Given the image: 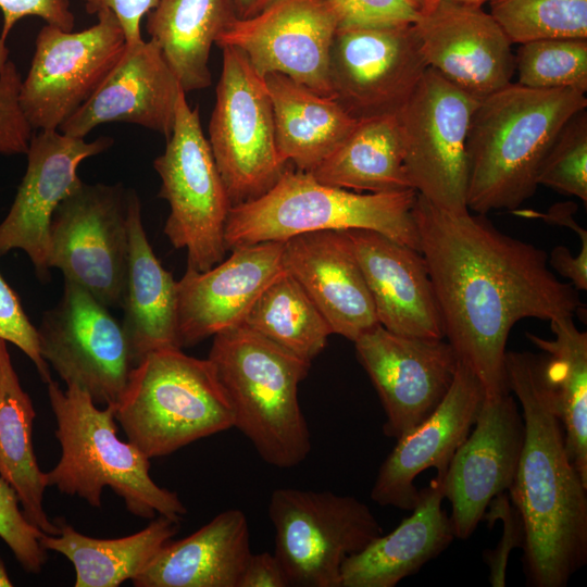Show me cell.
Returning a JSON list of instances; mask_svg holds the SVG:
<instances>
[{
    "label": "cell",
    "mask_w": 587,
    "mask_h": 587,
    "mask_svg": "<svg viewBox=\"0 0 587 587\" xmlns=\"http://www.w3.org/2000/svg\"><path fill=\"white\" fill-rule=\"evenodd\" d=\"M412 214L445 338L485 398L509 394L510 330L524 319L574 316L584 308L577 290L548 267L546 251L499 230L486 214L449 212L419 193Z\"/></svg>",
    "instance_id": "cell-1"
},
{
    "label": "cell",
    "mask_w": 587,
    "mask_h": 587,
    "mask_svg": "<svg viewBox=\"0 0 587 587\" xmlns=\"http://www.w3.org/2000/svg\"><path fill=\"white\" fill-rule=\"evenodd\" d=\"M504 364L525 425L508 492L524 525L526 582L533 587H565L587 562V484L567 457L542 377V355L507 351Z\"/></svg>",
    "instance_id": "cell-2"
},
{
    "label": "cell",
    "mask_w": 587,
    "mask_h": 587,
    "mask_svg": "<svg viewBox=\"0 0 587 587\" xmlns=\"http://www.w3.org/2000/svg\"><path fill=\"white\" fill-rule=\"evenodd\" d=\"M585 92L510 83L478 100L467 139L466 207L478 214L516 210L538 187L540 166Z\"/></svg>",
    "instance_id": "cell-3"
},
{
    "label": "cell",
    "mask_w": 587,
    "mask_h": 587,
    "mask_svg": "<svg viewBox=\"0 0 587 587\" xmlns=\"http://www.w3.org/2000/svg\"><path fill=\"white\" fill-rule=\"evenodd\" d=\"M47 391L61 446L59 462L46 473L48 487L95 508H101L103 489L109 487L133 515L182 520L187 509L178 495L155 484L149 474L150 459L117 437L114 405L100 409L78 386L62 389L53 379L47 383Z\"/></svg>",
    "instance_id": "cell-4"
},
{
    "label": "cell",
    "mask_w": 587,
    "mask_h": 587,
    "mask_svg": "<svg viewBox=\"0 0 587 587\" xmlns=\"http://www.w3.org/2000/svg\"><path fill=\"white\" fill-rule=\"evenodd\" d=\"M208 359L228 397L234 427L268 464L289 469L311 451L298 386L311 362L238 325L213 336Z\"/></svg>",
    "instance_id": "cell-5"
},
{
    "label": "cell",
    "mask_w": 587,
    "mask_h": 587,
    "mask_svg": "<svg viewBox=\"0 0 587 587\" xmlns=\"http://www.w3.org/2000/svg\"><path fill=\"white\" fill-rule=\"evenodd\" d=\"M416 196L414 189L361 193L285 168L266 192L230 208L226 247L284 242L311 232L369 229L420 251L412 214Z\"/></svg>",
    "instance_id": "cell-6"
},
{
    "label": "cell",
    "mask_w": 587,
    "mask_h": 587,
    "mask_svg": "<svg viewBox=\"0 0 587 587\" xmlns=\"http://www.w3.org/2000/svg\"><path fill=\"white\" fill-rule=\"evenodd\" d=\"M115 420L149 459L234 427L230 402L211 361L180 348L152 351L133 366Z\"/></svg>",
    "instance_id": "cell-7"
},
{
    "label": "cell",
    "mask_w": 587,
    "mask_h": 587,
    "mask_svg": "<svg viewBox=\"0 0 587 587\" xmlns=\"http://www.w3.org/2000/svg\"><path fill=\"white\" fill-rule=\"evenodd\" d=\"M161 179L159 197L170 213L164 234L176 249L187 251V267L203 272L226 253L225 226L229 197L205 138L198 107L180 92L165 150L153 161Z\"/></svg>",
    "instance_id": "cell-8"
},
{
    "label": "cell",
    "mask_w": 587,
    "mask_h": 587,
    "mask_svg": "<svg viewBox=\"0 0 587 587\" xmlns=\"http://www.w3.org/2000/svg\"><path fill=\"white\" fill-rule=\"evenodd\" d=\"M268 516L288 586L341 587L344 562L383 534L364 502L332 491L277 488Z\"/></svg>",
    "instance_id": "cell-9"
},
{
    "label": "cell",
    "mask_w": 587,
    "mask_h": 587,
    "mask_svg": "<svg viewBox=\"0 0 587 587\" xmlns=\"http://www.w3.org/2000/svg\"><path fill=\"white\" fill-rule=\"evenodd\" d=\"M222 72L209 123V145L232 207L253 200L286 168L275 139L271 97L246 55L221 47Z\"/></svg>",
    "instance_id": "cell-10"
},
{
    "label": "cell",
    "mask_w": 587,
    "mask_h": 587,
    "mask_svg": "<svg viewBox=\"0 0 587 587\" xmlns=\"http://www.w3.org/2000/svg\"><path fill=\"white\" fill-rule=\"evenodd\" d=\"M478 100L428 67L397 114L411 188L453 213L469 211L466 139Z\"/></svg>",
    "instance_id": "cell-11"
},
{
    "label": "cell",
    "mask_w": 587,
    "mask_h": 587,
    "mask_svg": "<svg viewBox=\"0 0 587 587\" xmlns=\"http://www.w3.org/2000/svg\"><path fill=\"white\" fill-rule=\"evenodd\" d=\"M127 254V191L121 184L83 183L59 204L49 226V268L115 308L123 301Z\"/></svg>",
    "instance_id": "cell-12"
},
{
    "label": "cell",
    "mask_w": 587,
    "mask_h": 587,
    "mask_svg": "<svg viewBox=\"0 0 587 587\" xmlns=\"http://www.w3.org/2000/svg\"><path fill=\"white\" fill-rule=\"evenodd\" d=\"M97 23L79 32L46 24L22 80L20 102L37 130H58L96 91L126 46L116 15L100 11Z\"/></svg>",
    "instance_id": "cell-13"
},
{
    "label": "cell",
    "mask_w": 587,
    "mask_h": 587,
    "mask_svg": "<svg viewBox=\"0 0 587 587\" xmlns=\"http://www.w3.org/2000/svg\"><path fill=\"white\" fill-rule=\"evenodd\" d=\"M77 284L64 279L59 303L37 328L40 352L66 385L96 404L116 405L134 366L122 323Z\"/></svg>",
    "instance_id": "cell-14"
},
{
    "label": "cell",
    "mask_w": 587,
    "mask_h": 587,
    "mask_svg": "<svg viewBox=\"0 0 587 587\" xmlns=\"http://www.w3.org/2000/svg\"><path fill=\"white\" fill-rule=\"evenodd\" d=\"M427 68L413 24L338 27L329 55L332 96L358 121L397 115Z\"/></svg>",
    "instance_id": "cell-15"
},
{
    "label": "cell",
    "mask_w": 587,
    "mask_h": 587,
    "mask_svg": "<svg viewBox=\"0 0 587 587\" xmlns=\"http://www.w3.org/2000/svg\"><path fill=\"white\" fill-rule=\"evenodd\" d=\"M337 28L326 0H275L254 16L234 18L215 43L240 50L261 77L283 74L333 98L329 55Z\"/></svg>",
    "instance_id": "cell-16"
},
{
    "label": "cell",
    "mask_w": 587,
    "mask_h": 587,
    "mask_svg": "<svg viewBox=\"0 0 587 587\" xmlns=\"http://www.w3.org/2000/svg\"><path fill=\"white\" fill-rule=\"evenodd\" d=\"M359 362L386 414L387 437L403 436L427 419L449 391L460 358L442 339L398 335L382 325L353 341Z\"/></svg>",
    "instance_id": "cell-17"
},
{
    "label": "cell",
    "mask_w": 587,
    "mask_h": 587,
    "mask_svg": "<svg viewBox=\"0 0 587 587\" xmlns=\"http://www.w3.org/2000/svg\"><path fill=\"white\" fill-rule=\"evenodd\" d=\"M525 438L523 415L509 392L484 397L473 428L444 477L455 538L465 540L483 521L490 500L511 488Z\"/></svg>",
    "instance_id": "cell-18"
},
{
    "label": "cell",
    "mask_w": 587,
    "mask_h": 587,
    "mask_svg": "<svg viewBox=\"0 0 587 587\" xmlns=\"http://www.w3.org/2000/svg\"><path fill=\"white\" fill-rule=\"evenodd\" d=\"M113 139L92 141L59 130L34 134L25 175L5 218L0 223V255L23 250L40 279L49 277V226L59 204L82 184L79 164L110 148Z\"/></svg>",
    "instance_id": "cell-19"
},
{
    "label": "cell",
    "mask_w": 587,
    "mask_h": 587,
    "mask_svg": "<svg viewBox=\"0 0 587 587\" xmlns=\"http://www.w3.org/2000/svg\"><path fill=\"white\" fill-rule=\"evenodd\" d=\"M427 66L482 99L512 83V42L479 5L438 0L413 24Z\"/></svg>",
    "instance_id": "cell-20"
},
{
    "label": "cell",
    "mask_w": 587,
    "mask_h": 587,
    "mask_svg": "<svg viewBox=\"0 0 587 587\" xmlns=\"http://www.w3.org/2000/svg\"><path fill=\"white\" fill-rule=\"evenodd\" d=\"M484 396L482 383L460 360L453 383L436 410L397 439L379 467L371 499L383 507L411 511L419 494L414 479L430 467L445 477L473 428Z\"/></svg>",
    "instance_id": "cell-21"
},
{
    "label": "cell",
    "mask_w": 587,
    "mask_h": 587,
    "mask_svg": "<svg viewBox=\"0 0 587 587\" xmlns=\"http://www.w3.org/2000/svg\"><path fill=\"white\" fill-rule=\"evenodd\" d=\"M283 241L232 248L211 268L187 267L177 282V330L182 348L192 347L242 324L265 286L284 270Z\"/></svg>",
    "instance_id": "cell-22"
},
{
    "label": "cell",
    "mask_w": 587,
    "mask_h": 587,
    "mask_svg": "<svg viewBox=\"0 0 587 587\" xmlns=\"http://www.w3.org/2000/svg\"><path fill=\"white\" fill-rule=\"evenodd\" d=\"M183 91L155 41L126 43L96 91L58 130L85 138L103 123L124 122L168 137Z\"/></svg>",
    "instance_id": "cell-23"
},
{
    "label": "cell",
    "mask_w": 587,
    "mask_h": 587,
    "mask_svg": "<svg viewBox=\"0 0 587 587\" xmlns=\"http://www.w3.org/2000/svg\"><path fill=\"white\" fill-rule=\"evenodd\" d=\"M283 266L304 289L333 334L354 341L379 324L345 230L311 232L285 240Z\"/></svg>",
    "instance_id": "cell-24"
},
{
    "label": "cell",
    "mask_w": 587,
    "mask_h": 587,
    "mask_svg": "<svg viewBox=\"0 0 587 587\" xmlns=\"http://www.w3.org/2000/svg\"><path fill=\"white\" fill-rule=\"evenodd\" d=\"M345 232L352 242L379 325L398 335L445 338L422 253L374 230Z\"/></svg>",
    "instance_id": "cell-25"
},
{
    "label": "cell",
    "mask_w": 587,
    "mask_h": 587,
    "mask_svg": "<svg viewBox=\"0 0 587 587\" xmlns=\"http://www.w3.org/2000/svg\"><path fill=\"white\" fill-rule=\"evenodd\" d=\"M444 499V477L436 475L419 490L410 516L344 562L341 587H395L444 552L455 539Z\"/></svg>",
    "instance_id": "cell-26"
},
{
    "label": "cell",
    "mask_w": 587,
    "mask_h": 587,
    "mask_svg": "<svg viewBox=\"0 0 587 587\" xmlns=\"http://www.w3.org/2000/svg\"><path fill=\"white\" fill-rule=\"evenodd\" d=\"M127 227L128 254L121 307L122 326L135 365L152 351L182 346L177 330V282L154 254L135 190L127 191Z\"/></svg>",
    "instance_id": "cell-27"
},
{
    "label": "cell",
    "mask_w": 587,
    "mask_h": 587,
    "mask_svg": "<svg viewBox=\"0 0 587 587\" xmlns=\"http://www.w3.org/2000/svg\"><path fill=\"white\" fill-rule=\"evenodd\" d=\"M251 553L247 517L241 510L229 509L191 535L166 542L132 583L135 587H237Z\"/></svg>",
    "instance_id": "cell-28"
},
{
    "label": "cell",
    "mask_w": 587,
    "mask_h": 587,
    "mask_svg": "<svg viewBox=\"0 0 587 587\" xmlns=\"http://www.w3.org/2000/svg\"><path fill=\"white\" fill-rule=\"evenodd\" d=\"M263 78L272 101L276 146L282 160L311 173L359 121L335 99L286 75L272 73Z\"/></svg>",
    "instance_id": "cell-29"
},
{
    "label": "cell",
    "mask_w": 587,
    "mask_h": 587,
    "mask_svg": "<svg viewBox=\"0 0 587 587\" xmlns=\"http://www.w3.org/2000/svg\"><path fill=\"white\" fill-rule=\"evenodd\" d=\"M147 33L163 52L185 93L212 83L209 58L235 18L228 0H158L146 15Z\"/></svg>",
    "instance_id": "cell-30"
},
{
    "label": "cell",
    "mask_w": 587,
    "mask_h": 587,
    "mask_svg": "<svg viewBox=\"0 0 587 587\" xmlns=\"http://www.w3.org/2000/svg\"><path fill=\"white\" fill-rule=\"evenodd\" d=\"M179 522L159 515L141 530L121 538H95L58 521V535L45 534L43 549L63 554L75 569V587H117L136 577L179 529Z\"/></svg>",
    "instance_id": "cell-31"
},
{
    "label": "cell",
    "mask_w": 587,
    "mask_h": 587,
    "mask_svg": "<svg viewBox=\"0 0 587 587\" xmlns=\"http://www.w3.org/2000/svg\"><path fill=\"white\" fill-rule=\"evenodd\" d=\"M36 412L22 388L7 341L0 339V476L16 491L27 520L47 535L60 527L43 509L46 472L38 465L33 445Z\"/></svg>",
    "instance_id": "cell-32"
},
{
    "label": "cell",
    "mask_w": 587,
    "mask_h": 587,
    "mask_svg": "<svg viewBox=\"0 0 587 587\" xmlns=\"http://www.w3.org/2000/svg\"><path fill=\"white\" fill-rule=\"evenodd\" d=\"M552 339L526 333L542 350V377L560 420L571 463L587 484V334L573 316L549 321Z\"/></svg>",
    "instance_id": "cell-33"
},
{
    "label": "cell",
    "mask_w": 587,
    "mask_h": 587,
    "mask_svg": "<svg viewBox=\"0 0 587 587\" xmlns=\"http://www.w3.org/2000/svg\"><path fill=\"white\" fill-rule=\"evenodd\" d=\"M311 174L323 184L357 192L412 189L397 115L359 121Z\"/></svg>",
    "instance_id": "cell-34"
},
{
    "label": "cell",
    "mask_w": 587,
    "mask_h": 587,
    "mask_svg": "<svg viewBox=\"0 0 587 587\" xmlns=\"http://www.w3.org/2000/svg\"><path fill=\"white\" fill-rule=\"evenodd\" d=\"M241 325L308 362L322 352L333 334L316 305L285 268L261 291Z\"/></svg>",
    "instance_id": "cell-35"
},
{
    "label": "cell",
    "mask_w": 587,
    "mask_h": 587,
    "mask_svg": "<svg viewBox=\"0 0 587 587\" xmlns=\"http://www.w3.org/2000/svg\"><path fill=\"white\" fill-rule=\"evenodd\" d=\"M489 13L512 45L587 38V0H492Z\"/></svg>",
    "instance_id": "cell-36"
},
{
    "label": "cell",
    "mask_w": 587,
    "mask_h": 587,
    "mask_svg": "<svg viewBox=\"0 0 587 587\" xmlns=\"http://www.w3.org/2000/svg\"><path fill=\"white\" fill-rule=\"evenodd\" d=\"M517 84L532 89L587 91V38H549L520 45Z\"/></svg>",
    "instance_id": "cell-37"
},
{
    "label": "cell",
    "mask_w": 587,
    "mask_h": 587,
    "mask_svg": "<svg viewBox=\"0 0 587 587\" xmlns=\"http://www.w3.org/2000/svg\"><path fill=\"white\" fill-rule=\"evenodd\" d=\"M537 183L587 202V112L563 125L538 173Z\"/></svg>",
    "instance_id": "cell-38"
},
{
    "label": "cell",
    "mask_w": 587,
    "mask_h": 587,
    "mask_svg": "<svg viewBox=\"0 0 587 587\" xmlns=\"http://www.w3.org/2000/svg\"><path fill=\"white\" fill-rule=\"evenodd\" d=\"M20 505L15 489L0 476V538L25 572L39 574L47 560L41 545L45 533L27 520Z\"/></svg>",
    "instance_id": "cell-39"
},
{
    "label": "cell",
    "mask_w": 587,
    "mask_h": 587,
    "mask_svg": "<svg viewBox=\"0 0 587 587\" xmlns=\"http://www.w3.org/2000/svg\"><path fill=\"white\" fill-rule=\"evenodd\" d=\"M22 78L14 62L0 66V154H26L33 127L20 102Z\"/></svg>",
    "instance_id": "cell-40"
},
{
    "label": "cell",
    "mask_w": 587,
    "mask_h": 587,
    "mask_svg": "<svg viewBox=\"0 0 587 587\" xmlns=\"http://www.w3.org/2000/svg\"><path fill=\"white\" fill-rule=\"evenodd\" d=\"M483 520L489 526L502 521V535L495 549L485 550L484 562L489 569V583L492 587H504L509 555L515 548L523 549L525 541L521 514L508 491L496 495L489 502Z\"/></svg>",
    "instance_id": "cell-41"
},
{
    "label": "cell",
    "mask_w": 587,
    "mask_h": 587,
    "mask_svg": "<svg viewBox=\"0 0 587 587\" xmlns=\"http://www.w3.org/2000/svg\"><path fill=\"white\" fill-rule=\"evenodd\" d=\"M338 27L414 24L421 11L410 0H326Z\"/></svg>",
    "instance_id": "cell-42"
},
{
    "label": "cell",
    "mask_w": 587,
    "mask_h": 587,
    "mask_svg": "<svg viewBox=\"0 0 587 587\" xmlns=\"http://www.w3.org/2000/svg\"><path fill=\"white\" fill-rule=\"evenodd\" d=\"M0 339L21 349L34 363L43 383L50 382L49 364L40 352L37 328L30 323L14 292L0 273Z\"/></svg>",
    "instance_id": "cell-43"
},
{
    "label": "cell",
    "mask_w": 587,
    "mask_h": 587,
    "mask_svg": "<svg viewBox=\"0 0 587 587\" xmlns=\"http://www.w3.org/2000/svg\"><path fill=\"white\" fill-rule=\"evenodd\" d=\"M3 25L0 34V66L8 60L7 38L14 25L26 16H37L47 24L73 30L75 16L68 0H0Z\"/></svg>",
    "instance_id": "cell-44"
},
{
    "label": "cell",
    "mask_w": 587,
    "mask_h": 587,
    "mask_svg": "<svg viewBox=\"0 0 587 587\" xmlns=\"http://www.w3.org/2000/svg\"><path fill=\"white\" fill-rule=\"evenodd\" d=\"M89 14L109 10L118 18L126 43L142 40L140 23L157 4L158 0H83Z\"/></svg>",
    "instance_id": "cell-45"
},
{
    "label": "cell",
    "mask_w": 587,
    "mask_h": 587,
    "mask_svg": "<svg viewBox=\"0 0 587 587\" xmlns=\"http://www.w3.org/2000/svg\"><path fill=\"white\" fill-rule=\"evenodd\" d=\"M237 587H288L283 567L271 552L251 553Z\"/></svg>",
    "instance_id": "cell-46"
},
{
    "label": "cell",
    "mask_w": 587,
    "mask_h": 587,
    "mask_svg": "<svg viewBox=\"0 0 587 587\" xmlns=\"http://www.w3.org/2000/svg\"><path fill=\"white\" fill-rule=\"evenodd\" d=\"M548 264L576 290L587 289V243L580 245V250L573 255L565 246H557L552 249Z\"/></svg>",
    "instance_id": "cell-47"
},
{
    "label": "cell",
    "mask_w": 587,
    "mask_h": 587,
    "mask_svg": "<svg viewBox=\"0 0 587 587\" xmlns=\"http://www.w3.org/2000/svg\"><path fill=\"white\" fill-rule=\"evenodd\" d=\"M575 211L576 204L569 201L552 205L547 213L521 209L513 210L512 213L528 218H541L546 223L567 227L578 235L580 245H585L587 243V230L573 217Z\"/></svg>",
    "instance_id": "cell-48"
},
{
    "label": "cell",
    "mask_w": 587,
    "mask_h": 587,
    "mask_svg": "<svg viewBox=\"0 0 587 587\" xmlns=\"http://www.w3.org/2000/svg\"><path fill=\"white\" fill-rule=\"evenodd\" d=\"M233 14L237 20L257 15L275 0H228Z\"/></svg>",
    "instance_id": "cell-49"
},
{
    "label": "cell",
    "mask_w": 587,
    "mask_h": 587,
    "mask_svg": "<svg viewBox=\"0 0 587 587\" xmlns=\"http://www.w3.org/2000/svg\"><path fill=\"white\" fill-rule=\"evenodd\" d=\"M13 583L8 574L5 565L0 558V587H11Z\"/></svg>",
    "instance_id": "cell-50"
},
{
    "label": "cell",
    "mask_w": 587,
    "mask_h": 587,
    "mask_svg": "<svg viewBox=\"0 0 587 587\" xmlns=\"http://www.w3.org/2000/svg\"><path fill=\"white\" fill-rule=\"evenodd\" d=\"M435 1H438V0H428V3L426 7H428L429 4H432L433 2ZM449 1H455V2H461V3H465V4H473V5H479L482 7L483 3L487 2V1H492V0H449ZM425 7V8H426ZM424 8V9H425ZM423 9V10H424Z\"/></svg>",
    "instance_id": "cell-51"
},
{
    "label": "cell",
    "mask_w": 587,
    "mask_h": 587,
    "mask_svg": "<svg viewBox=\"0 0 587 587\" xmlns=\"http://www.w3.org/2000/svg\"><path fill=\"white\" fill-rule=\"evenodd\" d=\"M416 8L422 11L428 3V0H410Z\"/></svg>",
    "instance_id": "cell-52"
}]
</instances>
